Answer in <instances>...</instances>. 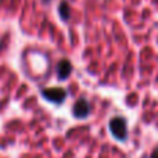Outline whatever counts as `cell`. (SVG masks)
Returning a JSON list of instances; mask_svg holds the SVG:
<instances>
[{
    "mask_svg": "<svg viewBox=\"0 0 158 158\" xmlns=\"http://www.w3.org/2000/svg\"><path fill=\"white\" fill-rule=\"evenodd\" d=\"M110 132L119 142H123L128 137V125L126 121L121 117H115L110 121Z\"/></svg>",
    "mask_w": 158,
    "mask_h": 158,
    "instance_id": "obj_1",
    "label": "cell"
},
{
    "mask_svg": "<svg viewBox=\"0 0 158 158\" xmlns=\"http://www.w3.org/2000/svg\"><path fill=\"white\" fill-rule=\"evenodd\" d=\"M42 96L50 103L61 104L67 97V92L63 87H47V89L42 90Z\"/></svg>",
    "mask_w": 158,
    "mask_h": 158,
    "instance_id": "obj_2",
    "label": "cell"
},
{
    "mask_svg": "<svg viewBox=\"0 0 158 158\" xmlns=\"http://www.w3.org/2000/svg\"><path fill=\"white\" fill-rule=\"evenodd\" d=\"M72 114L75 118L78 119H85L90 115V104L86 98H79L77 100V103L74 104V108H72Z\"/></svg>",
    "mask_w": 158,
    "mask_h": 158,
    "instance_id": "obj_3",
    "label": "cell"
},
{
    "mask_svg": "<svg viewBox=\"0 0 158 158\" xmlns=\"http://www.w3.org/2000/svg\"><path fill=\"white\" fill-rule=\"evenodd\" d=\"M72 72V64L68 60H61L57 67V74L60 81H65Z\"/></svg>",
    "mask_w": 158,
    "mask_h": 158,
    "instance_id": "obj_4",
    "label": "cell"
},
{
    "mask_svg": "<svg viewBox=\"0 0 158 158\" xmlns=\"http://www.w3.org/2000/svg\"><path fill=\"white\" fill-rule=\"evenodd\" d=\"M58 11H60V17L63 21H67V19L69 18V15H71V8H69V4L67 2H61L60 3V7H58Z\"/></svg>",
    "mask_w": 158,
    "mask_h": 158,
    "instance_id": "obj_5",
    "label": "cell"
},
{
    "mask_svg": "<svg viewBox=\"0 0 158 158\" xmlns=\"http://www.w3.org/2000/svg\"><path fill=\"white\" fill-rule=\"evenodd\" d=\"M150 158H158V147L156 148V150L151 153V156H150Z\"/></svg>",
    "mask_w": 158,
    "mask_h": 158,
    "instance_id": "obj_6",
    "label": "cell"
}]
</instances>
